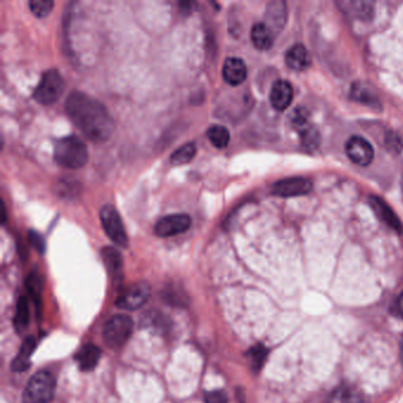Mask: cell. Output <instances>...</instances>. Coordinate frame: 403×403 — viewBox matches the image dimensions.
<instances>
[{
  "label": "cell",
  "instance_id": "1",
  "mask_svg": "<svg viewBox=\"0 0 403 403\" xmlns=\"http://www.w3.org/2000/svg\"><path fill=\"white\" fill-rule=\"evenodd\" d=\"M65 110L79 131L91 142L102 143L114 133V121L102 103L82 91L67 96Z\"/></svg>",
  "mask_w": 403,
  "mask_h": 403
},
{
  "label": "cell",
  "instance_id": "2",
  "mask_svg": "<svg viewBox=\"0 0 403 403\" xmlns=\"http://www.w3.org/2000/svg\"><path fill=\"white\" fill-rule=\"evenodd\" d=\"M54 158L63 168L79 170L85 166L89 154L85 143L79 136L67 135L54 145Z\"/></svg>",
  "mask_w": 403,
  "mask_h": 403
},
{
  "label": "cell",
  "instance_id": "3",
  "mask_svg": "<svg viewBox=\"0 0 403 403\" xmlns=\"http://www.w3.org/2000/svg\"><path fill=\"white\" fill-rule=\"evenodd\" d=\"M55 390L56 381L50 372H36L25 387L23 403H50Z\"/></svg>",
  "mask_w": 403,
  "mask_h": 403
},
{
  "label": "cell",
  "instance_id": "4",
  "mask_svg": "<svg viewBox=\"0 0 403 403\" xmlns=\"http://www.w3.org/2000/svg\"><path fill=\"white\" fill-rule=\"evenodd\" d=\"M134 330V323L126 315L111 317L103 328V340L110 349L122 348L129 340Z\"/></svg>",
  "mask_w": 403,
  "mask_h": 403
},
{
  "label": "cell",
  "instance_id": "5",
  "mask_svg": "<svg viewBox=\"0 0 403 403\" xmlns=\"http://www.w3.org/2000/svg\"><path fill=\"white\" fill-rule=\"evenodd\" d=\"M63 91V76L57 69H49L44 72L40 83L33 90V99L43 106H50L60 99Z\"/></svg>",
  "mask_w": 403,
  "mask_h": 403
},
{
  "label": "cell",
  "instance_id": "6",
  "mask_svg": "<svg viewBox=\"0 0 403 403\" xmlns=\"http://www.w3.org/2000/svg\"><path fill=\"white\" fill-rule=\"evenodd\" d=\"M99 220L104 232L114 244L120 247L128 246V236L122 219L113 205L103 206L99 212Z\"/></svg>",
  "mask_w": 403,
  "mask_h": 403
},
{
  "label": "cell",
  "instance_id": "7",
  "mask_svg": "<svg viewBox=\"0 0 403 403\" xmlns=\"http://www.w3.org/2000/svg\"><path fill=\"white\" fill-rule=\"evenodd\" d=\"M192 217L186 213L170 214L155 224V234L160 238L174 237L190 229Z\"/></svg>",
  "mask_w": 403,
  "mask_h": 403
},
{
  "label": "cell",
  "instance_id": "8",
  "mask_svg": "<svg viewBox=\"0 0 403 403\" xmlns=\"http://www.w3.org/2000/svg\"><path fill=\"white\" fill-rule=\"evenodd\" d=\"M151 295L149 286L146 283L129 285L120 295L116 305L123 310H138L146 304Z\"/></svg>",
  "mask_w": 403,
  "mask_h": 403
},
{
  "label": "cell",
  "instance_id": "9",
  "mask_svg": "<svg viewBox=\"0 0 403 403\" xmlns=\"http://www.w3.org/2000/svg\"><path fill=\"white\" fill-rule=\"evenodd\" d=\"M345 151L352 163L359 166L370 165L375 156L372 145L362 136H352L345 145Z\"/></svg>",
  "mask_w": 403,
  "mask_h": 403
},
{
  "label": "cell",
  "instance_id": "10",
  "mask_svg": "<svg viewBox=\"0 0 403 403\" xmlns=\"http://www.w3.org/2000/svg\"><path fill=\"white\" fill-rule=\"evenodd\" d=\"M313 190V182L304 178H289L276 182L272 186V194L290 198L310 193Z\"/></svg>",
  "mask_w": 403,
  "mask_h": 403
},
{
  "label": "cell",
  "instance_id": "11",
  "mask_svg": "<svg viewBox=\"0 0 403 403\" xmlns=\"http://www.w3.org/2000/svg\"><path fill=\"white\" fill-rule=\"evenodd\" d=\"M293 88L288 81L279 79L273 83L270 92V102L277 110H285L293 103Z\"/></svg>",
  "mask_w": 403,
  "mask_h": 403
},
{
  "label": "cell",
  "instance_id": "12",
  "mask_svg": "<svg viewBox=\"0 0 403 403\" xmlns=\"http://www.w3.org/2000/svg\"><path fill=\"white\" fill-rule=\"evenodd\" d=\"M222 77L232 87L242 83L247 77L245 62L238 57H229L222 65Z\"/></svg>",
  "mask_w": 403,
  "mask_h": 403
},
{
  "label": "cell",
  "instance_id": "13",
  "mask_svg": "<svg viewBox=\"0 0 403 403\" xmlns=\"http://www.w3.org/2000/svg\"><path fill=\"white\" fill-rule=\"evenodd\" d=\"M369 204L372 206V211L375 212L381 222H384L386 225L389 226L394 231H397V232L402 231V224L400 222L395 212L388 206L387 202H384L379 197H370Z\"/></svg>",
  "mask_w": 403,
  "mask_h": 403
},
{
  "label": "cell",
  "instance_id": "14",
  "mask_svg": "<svg viewBox=\"0 0 403 403\" xmlns=\"http://www.w3.org/2000/svg\"><path fill=\"white\" fill-rule=\"evenodd\" d=\"M286 6L283 1H272L268 5L266 8V23L268 28L276 35L284 28L286 23Z\"/></svg>",
  "mask_w": 403,
  "mask_h": 403
},
{
  "label": "cell",
  "instance_id": "15",
  "mask_svg": "<svg viewBox=\"0 0 403 403\" xmlns=\"http://www.w3.org/2000/svg\"><path fill=\"white\" fill-rule=\"evenodd\" d=\"M285 63L295 72H304L311 64V57L303 44H296L286 52Z\"/></svg>",
  "mask_w": 403,
  "mask_h": 403
},
{
  "label": "cell",
  "instance_id": "16",
  "mask_svg": "<svg viewBox=\"0 0 403 403\" xmlns=\"http://www.w3.org/2000/svg\"><path fill=\"white\" fill-rule=\"evenodd\" d=\"M101 355H102V352L97 345L87 344L79 349V352L76 354V361L79 362L81 370L91 372L97 367Z\"/></svg>",
  "mask_w": 403,
  "mask_h": 403
},
{
  "label": "cell",
  "instance_id": "17",
  "mask_svg": "<svg viewBox=\"0 0 403 403\" xmlns=\"http://www.w3.org/2000/svg\"><path fill=\"white\" fill-rule=\"evenodd\" d=\"M102 256L113 281L114 283H120L123 278V259L121 253L114 247H104L102 249Z\"/></svg>",
  "mask_w": 403,
  "mask_h": 403
},
{
  "label": "cell",
  "instance_id": "18",
  "mask_svg": "<svg viewBox=\"0 0 403 403\" xmlns=\"http://www.w3.org/2000/svg\"><path fill=\"white\" fill-rule=\"evenodd\" d=\"M36 340L33 337L25 338L24 342L20 347L19 352L17 354L16 359L13 362V370L16 372H26L30 368V360L32 354L36 350Z\"/></svg>",
  "mask_w": 403,
  "mask_h": 403
},
{
  "label": "cell",
  "instance_id": "19",
  "mask_svg": "<svg viewBox=\"0 0 403 403\" xmlns=\"http://www.w3.org/2000/svg\"><path fill=\"white\" fill-rule=\"evenodd\" d=\"M329 403H365V397L357 388L344 384L334 390L329 397Z\"/></svg>",
  "mask_w": 403,
  "mask_h": 403
},
{
  "label": "cell",
  "instance_id": "20",
  "mask_svg": "<svg viewBox=\"0 0 403 403\" xmlns=\"http://www.w3.org/2000/svg\"><path fill=\"white\" fill-rule=\"evenodd\" d=\"M251 40L254 48L261 51L269 50L273 44V32L265 23H257L253 25L251 30Z\"/></svg>",
  "mask_w": 403,
  "mask_h": 403
},
{
  "label": "cell",
  "instance_id": "21",
  "mask_svg": "<svg viewBox=\"0 0 403 403\" xmlns=\"http://www.w3.org/2000/svg\"><path fill=\"white\" fill-rule=\"evenodd\" d=\"M30 323V306L26 297H22L17 303L16 313L13 318V324L17 332H23Z\"/></svg>",
  "mask_w": 403,
  "mask_h": 403
},
{
  "label": "cell",
  "instance_id": "22",
  "mask_svg": "<svg viewBox=\"0 0 403 403\" xmlns=\"http://www.w3.org/2000/svg\"><path fill=\"white\" fill-rule=\"evenodd\" d=\"M195 155H197L195 143L187 142L170 155V163L173 166H182L190 163L195 158Z\"/></svg>",
  "mask_w": 403,
  "mask_h": 403
},
{
  "label": "cell",
  "instance_id": "23",
  "mask_svg": "<svg viewBox=\"0 0 403 403\" xmlns=\"http://www.w3.org/2000/svg\"><path fill=\"white\" fill-rule=\"evenodd\" d=\"M207 138L217 149L226 148L229 146V140H231L229 129L226 126H220V124H214V126H210L207 131Z\"/></svg>",
  "mask_w": 403,
  "mask_h": 403
},
{
  "label": "cell",
  "instance_id": "24",
  "mask_svg": "<svg viewBox=\"0 0 403 403\" xmlns=\"http://www.w3.org/2000/svg\"><path fill=\"white\" fill-rule=\"evenodd\" d=\"M26 288H28L32 301L35 302V304H36V308H40V295H42V290H43V278L37 270H33L28 274V279H26Z\"/></svg>",
  "mask_w": 403,
  "mask_h": 403
},
{
  "label": "cell",
  "instance_id": "25",
  "mask_svg": "<svg viewBox=\"0 0 403 403\" xmlns=\"http://www.w3.org/2000/svg\"><path fill=\"white\" fill-rule=\"evenodd\" d=\"M247 357H249V364H251L253 372H259L261 367L264 365L266 357H268V349L263 347L261 344H258L247 352Z\"/></svg>",
  "mask_w": 403,
  "mask_h": 403
},
{
  "label": "cell",
  "instance_id": "26",
  "mask_svg": "<svg viewBox=\"0 0 403 403\" xmlns=\"http://www.w3.org/2000/svg\"><path fill=\"white\" fill-rule=\"evenodd\" d=\"M28 6L35 16L38 17V18H44L51 13L55 3L51 0H31L28 3Z\"/></svg>",
  "mask_w": 403,
  "mask_h": 403
},
{
  "label": "cell",
  "instance_id": "27",
  "mask_svg": "<svg viewBox=\"0 0 403 403\" xmlns=\"http://www.w3.org/2000/svg\"><path fill=\"white\" fill-rule=\"evenodd\" d=\"M350 5L354 6V10H352L354 16L359 17L362 20L372 18V8H374L372 3H369V1H356V3H350Z\"/></svg>",
  "mask_w": 403,
  "mask_h": 403
},
{
  "label": "cell",
  "instance_id": "28",
  "mask_svg": "<svg viewBox=\"0 0 403 403\" xmlns=\"http://www.w3.org/2000/svg\"><path fill=\"white\" fill-rule=\"evenodd\" d=\"M28 242L31 244L33 249H36L37 252L40 253V254H43L45 252V249H47L45 240H44V238L38 232H36V231H30L28 233Z\"/></svg>",
  "mask_w": 403,
  "mask_h": 403
},
{
  "label": "cell",
  "instance_id": "29",
  "mask_svg": "<svg viewBox=\"0 0 403 403\" xmlns=\"http://www.w3.org/2000/svg\"><path fill=\"white\" fill-rule=\"evenodd\" d=\"M352 97L360 102L365 103V104L379 103L376 102L375 97H372L364 88L359 87V85H354L352 88Z\"/></svg>",
  "mask_w": 403,
  "mask_h": 403
},
{
  "label": "cell",
  "instance_id": "30",
  "mask_svg": "<svg viewBox=\"0 0 403 403\" xmlns=\"http://www.w3.org/2000/svg\"><path fill=\"white\" fill-rule=\"evenodd\" d=\"M206 403H229L227 396L222 390H214L207 393L205 396Z\"/></svg>",
  "mask_w": 403,
  "mask_h": 403
},
{
  "label": "cell",
  "instance_id": "31",
  "mask_svg": "<svg viewBox=\"0 0 403 403\" xmlns=\"http://www.w3.org/2000/svg\"><path fill=\"white\" fill-rule=\"evenodd\" d=\"M192 3H180L179 4V8L181 10V13H185L186 15L190 13V10H192Z\"/></svg>",
  "mask_w": 403,
  "mask_h": 403
},
{
  "label": "cell",
  "instance_id": "32",
  "mask_svg": "<svg viewBox=\"0 0 403 403\" xmlns=\"http://www.w3.org/2000/svg\"><path fill=\"white\" fill-rule=\"evenodd\" d=\"M397 308H399V311L403 316V293H401V296L399 297V301H397Z\"/></svg>",
  "mask_w": 403,
  "mask_h": 403
},
{
  "label": "cell",
  "instance_id": "33",
  "mask_svg": "<svg viewBox=\"0 0 403 403\" xmlns=\"http://www.w3.org/2000/svg\"><path fill=\"white\" fill-rule=\"evenodd\" d=\"M1 211H3V224H4L5 222H6V214H5V205L4 204H3V208H1Z\"/></svg>",
  "mask_w": 403,
  "mask_h": 403
},
{
  "label": "cell",
  "instance_id": "34",
  "mask_svg": "<svg viewBox=\"0 0 403 403\" xmlns=\"http://www.w3.org/2000/svg\"><path fill=\"white\" fill-rule=\"evenodd\" d=\"M401 361H402L403 363V340L402 342H401Z\"/></svg>",
  "mask_w": 403,
  "mask_h": 403
}]
</instances>
